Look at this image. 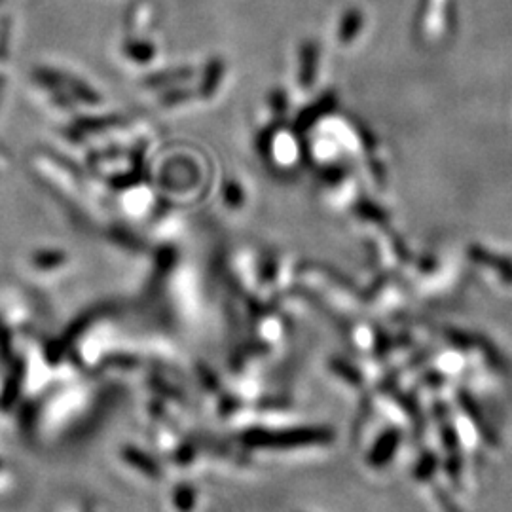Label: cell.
<instances>
[{
	"label": "cell",
	"mask_w": 512,
	"mask_h": 512,
	"mask_svg": "<svg viewBox=\"0 0 512 512\" xmlns=\"http://www.w3.org/2000/svg\"><path fill=\"white\" fill-rule=\"evenodd\" d=\"M330 439V433L321 429H294V431H279V433H255L249 435L247 442L260 448H291L304 446Z\"/></svg>",
	"instance_id": "6da1fadb"
}]
</instances>
